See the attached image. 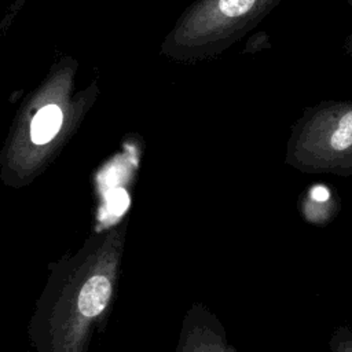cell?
<instances>
[{
	"instance_id": "cell-1",
	"label": "cell",
	"mask_w": 352,
	"mask_h": 352,
	"mask_svg": "<svg viewBox=\"0 0 352 352\" xmlns=\"http://www.w3.org/2000/svg\"><path fill=\"white\" fill-rule=\"evenodd\" d=\"M285 164L304 173L352 176V99L305 107L290 128Z\"/></svg>"
},
{
	"instance_id": "cell-2",
	"label": "cell",
	"mask_w": 352,
	"mask_h": 352,
	"mask_svg": "<svg viewBox=\"0 0 352 352\" xmlns=\"http://www.w3.org/2000/svg\"><path fill=\"white\" fill-rule=\"evenodd\" d=\"M334 208L337 205L333 201L331 190L323 184H314L305 191L304 199L301 202L302 216L307 221L322 224L331 220L334 216Z\"/></svg>"
},
{
	"instance_id": "cell-6",
	"label": "cell",
	"mask_w": 352,
	"mask_h": 352,
	"mask_svg": "<svg viewBox=\"0 0 352 352\" xmlns=\"http://www.w3.org/2000/svg\"><path fill=\"white\" fill-rule=\"evenodd\" d=\"M129 205L128 194L122 188H117L111 191V194L107 197V208L110 214L120 216L125 212V209Z\"/></svg>"
},
{
	"instance_id": "cell-7",
	"label": "cell",
	"mask_w": 352,
	"mask_h": 352,
	"mask_svg": "<svg viewBox=\"0 0 352 352\" xmlns=\"http://www.w3.org/2000/svg\"><path fill=\"white\" fill-rule=\"evenodd\" d=\"M342 50L346 55H351L352 56V32L346 36L344 44H342Z\"/></svg>"
},
{
	"instance_id": "cell-4",
	"label": "cell",
	"mask_w": 352,
	"mask_h": 352,
	"mask_svg": "<svg viewBox=\"0 0 352 352\" xmlns=\"http://www.w3.org/2000/svg\"><path fill=\"white\" fill-rule=\"evenodd\" d=\"M62 111L55 104L44 106L37 111L30 124V138L36 144L48 143L62 125Z\"/></svg>"
},
{
	"instance_id": "cell-5",
	"label": "cell",
	"mask_w": 352,
	"mask_h": 352,
	"mask_svg": "<svg viewBox=\"0 0 352 352\" xmlns=\"http://www.w3.org/2000/svg\"><path fill=\"white\" fill-rule=\"evenodd\" d=\"M330 352H352V327L338 326L329 341Z\"/></svg>"
},
{
	"instance_id": "cell-3",
	"label": "cell",
	"mask_w": 352,
	"mask_h": 352,
	"mask_svg": "<svg viewBox=\"0 0 352 352\" xmlns=\"http://www.w3.org/2000/svg\"><path fill=\"white\" fill-rule=\"evenodd\" d=\"M110 293H111V286L107 278L102 275L92 276L85 282V285L80 292V296H78L80 312L88 318L99 315L104 309L110 298Z\"/></svg>"
}]
</instances>
